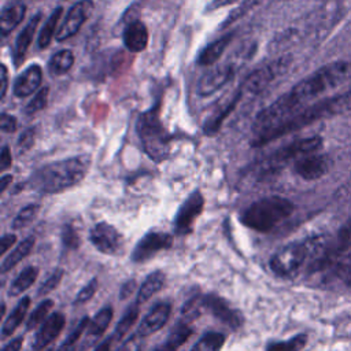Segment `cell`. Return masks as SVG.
I'll use <instances>...</instances> for the list:
<instances>
[{
	"instance_id": "4dcf8cb0",
	"label": "cell",
	"mask_w": 351,
	"mask_h": 351,
	"mask_svg": "<svg viewBox=\"0 0 351 351\" xmlns=\"http://www.w3.org/2000/svg\"><path fill=\"white\" fill-rule=\"evenodd\" d=\"M74 64V53L70 49H62L53 53L48 62V70L52 75L66 74Z\"/></svg>"
},
{
	"instance_id": "44dd1931",
	"label": "cell",
	"mask_w": 351,
	"mask_h": 351,
	"mask_svg": "<svg viewBox=\"0 0 351 351\" xmlns=\"http://www.w3.org/2000/svg\"><path fill=\"white\" fill-rule=\"evenodd\" d=\"M40 19H41V14H36L18 34L16 41H15V49H14V59H15L16 64H19V62L25 58V55L32 44V40H33V36L36 33Z\"/></svg>"
},
{
	"instance_id": "9c48e42d",
	"label": "cell",
	"mask_w": 351,
	"mask_h": 351,
	"mask_svg": "<svg viewBox=\"0 0 351 351\" xmlns=\"http://www.w3.org/2000/svg\"><path fill=\"white\" fill-rule=\"evenodd\" d=\"M93 247L106 255H117L123 247V237L118 229L107 222L96 223L89 232Z\"/></svg>"
},
{
	"instance_id": "f35d334b",
	"label": "cell",
	"mask_w": 351,
	"mask_h": 351,
	"mask_svg": "<svg viewBox=\"0 0 351 351\" xmlns=\"http://www.w3.org/2000/svg\"><path fill=\"white\" fill-rule=\"evenodd\" d=\"M63 269H56L43 284H41V287L38 288V291H37V295L38 296H44V295H47V293H49L51 291H53L58 285H59V282H60V280H62V277H63Z\"/></svg>"
},
{
	"instance_id": "603a6c76",
	"label": "cell",
	"mask_w": 351,
	"mask_h": 351,
	"mask_svg": "<svg viewBox=\"0 0 351 351\" xmlns=\"http://www.w3.org/2000/svg\"><path fill=\"white\" fill-rule=\"evenodd\" d=\"M232 37H233V34H226V36L210 43L208 45H206L197 56V63L200 66H210V64L215 63L222 56L226 47L230 44Z\"/></svg>"
},
{
	"instance_id": "3957f363",
	"label": "cell",
	"mask_w": 351,
	"mask_h": 351,
	"mask_svg": "<svg viewBox=\"0 0 351 351\" xmlns=\"http://www.w3.org/2000/svg\"><path fill=\"white\" fill-rule=\"evenodd\" d=\"M326 250V240L324 236L310 237L299 243H291L280 248L270 258L271 271L282 278L296 277L302 269L308 263H317Z\"/></svg>"
},
{
	"instance_id": "ab89813d",
	"label": "cell",
	"mask_w": 351,
	"mask_h": 351,
	"mask_svg": "<svg viewBox=\"0 0 351 351\" xmlns=\"http://www.w3.org/2000/svg\"><path fill=\"white\" fill-rule=\"evenodd\" d=\"M96 289H97V280L96 278H92L75 296L74 299V304H84L86 303L88 300L92 299V296L96 293Z\"/></svg>"
},
{
	"instance_id": "5bb4252c",
	"label": "cell",
	"mask_w": 351,
	"mask_h": 351,
	"mask_svg": "<svg viewBox=\"0 0 351 351\" xmlns=\"http://www.w3.org/2000/svg\"><path fill=\"white\" fill-rule=\"evenodd\" d=\"M236 73V67L233 63L221 64L210 71H207L197 84V93L200 96H208L221 89L225 84H228Z\"/></svg>"
},
{
	"instance_id": "816d5d0a",
	"label": "cell",
	"mask_w": 351,
	"mask_h": 351,
	"mask_svg": "<svg viewBox=\"0 0 351 351\" xmlns=\"http://www.w3.org/2000/svg\"><path fill=\"white\" fill-rule=\"evenodd\" d=\"M5 92H7V67L3 64L1 66V90H0L1 99L5 96Z\"/></svg>"
},
{
	"instance_id": "ba28073f",
	"label": "cell",
	"mask_w": 351,
	"mask_h": 351,
	"mask_svg": "<svg viewBox=\"0 0 351 351\" xmlns=\"http://www.w3.org/2000/svg\"><path fill=\"white\" fill-rule=\"evenodd\" d=\"M322 145V140L318 136H311V137H304V138H299L295 140L289 144H287L285 147L280 148L278 151H276L266 162L267 165V170H273L277 169L288 162H295L299 158L315 152L319 149V147Z\"/></svg>"
},
{
	"instance_id": "d590c367",
	"label": "cell",
	"mask_w": 351,
	"mask_h": 351,
	"mask_svg": "<svg viewBox=\"0 0 351 351\" xmlns=\"http://www.w3.org/2000/svg\"><path fill=\"white\" fill-rule=\"evenodd\" d=\"M40 210V206L38 204H27L26 207H23L18 214L16 217L14 218L12 221V229H22L25 226H27L37 215Z\"/></svg>"
},
{
	"instance_id": "f907efd6",
	"label": "cell",
	"mask_w": 351,
	"mask_h": 351,
	"mask_svg": "<svg viewBox=\"0 0 351 351\" xmlns=\"http://www.w3.org/2000/svg\"><path fill=\"white\" fill-rule=\"evenodd\" d=\"M134 285H136L134 281H128L126 284H123V285H122V289H121V292H119L121 298H122V299L128 298V296L134 291Z\"/></svg>"
},
{
	"instance_id": "f546056e",
	"label": "cell",
	"mask_w": 351,
	"mask_h": 351,
	"mask_svg": "<svg viewBox=\"0 0 351 351\" xmlns=\"http://www.w3.org/2000/svg\"><path fill=\"white\" fill-rule=\"evenodd\" d=\"M62 12H63L62 7H58L56 10H53L52 14L49 15V18L45 21L44 26L41 27L40 34H38V47L41 49L47 48L51 44L55 32L58 33V30H59V21H60Z\"/></svg>"
},
{
	"instance_id": "e575fe53",
	"label": "cell",
	"mask_w": 351,
	"mask_h": 351,
	"mask_svg": "<svg viewBox=\"0 0 351 351\" xmlns=\"http://www.w3.org/2000/svg\"><path fill=\"white\" fill-rule=\"evenodd\" d=\"M307 341L306 335H298L287 341L270 343L266 347V351H300Z\"/></svg>"
},
{
	"instance_id": "5b68a950",
	"label": "cell",
	"mask_w": 351,
	"mask_h": 351,
	"mask_svg": "<svg viewBox=\"0 0 351 351\" xmlns=\"http://www.w3.org/2000/svg\"><path fill=\"white\" fill-rule=\"evenodd\" d=\"M336 104H337V99H329V100L314 103V104L295 112L289 118L256 133V136L254 137L251 144L254 147H261V145H265V144H267L276 138H280L288 133L299 130V129L313 123L314 121L322 118L325 114L330 112Z\"/></svg>"
},
{
	"instance_id": "f1b7e54d",
	"label": "cell",
	"mask_w": 351,
	"mask_h": 351,
	"mask_svg": "<svg viewBox=\"0 0 351 351\" xmlns=\"http://www.w3.org/2000/svg\"><path fill=\"white\" fill-rule=\"evenodd\" d=\"M37 274H38V269L36 266H29V267L23 269L10 284L8 295L18 296V295L23 293L26 289H29L34 284Z\"/></svg>"
},
{
	"instance_id": "e0dca14e",
	"label": "cell",
	"mask_w": 351,
	"mask_h": 351,
	"mask_svg": "<svg viewBox=\"0 0 351 351\" xmlns=\"http://www.w3.org/2000/svg\"><path fill=\"white\" fill-rule=\"evenodd\" d=\"M170 311H171V306L169 303L162 302V303L155 304L151 308V311L140 322L136 336L145 337V336H149V335L158 332L167 322Z\"/></svg>"
},
{
	"instance_id": "8d00e7d4",
	"label": "cell",
	"mask_w": 351,
	"mask_h": 351,
	"mask_svg": "<svg viewBox=\"0 0 351 351\" xmlns=\"http://www.w3.org/2000/svg\"><path fill=\"white\" fill-rule=\"evenodd\" d=\"M89 322H90L89 318H88V317H84V318L78 322V325L74 328V330L66 337V340L62 343V346H60L56 351H73V350H71L73 346L80 340V337H81V335L84 333V330L88 329Z\"/></svg>"
},
{
	"instance_id": "1f68e13d",
	"label": "cell",
	"mask_w": 351,
	"mask_h": 351,
	"mask_svg": "<svg viewBox=\"0 0 351 351\" xmlns=\"http://www.w3.org/2000/svg\"><path fill=\"white\" fill-rule=\"evenodd\" d=\"M52 306H53V300H51V299L43 300L34 308V311L30 314V317H29V319L26 322V330H33V329L41 326L47 321V318L49 317L48 314H49Z\"/></svg>"
},
{
	"instance_id": "f6af8a7d",
	"label": "cell",
	"mask_w": 351,
	"mask_h": 351,
	"mask_svg": "<svg viewBox=\"0 0 351 351\" xmlns=\"http://www.w3.org/2000/svg\"><path fill=\"white\" fill-rule=\"evenodd\" d=\"M11 163H12L11 151H10V148L7 145H4L1 148V154H0V167H1V170L8 169L11 166Z\"/></svg>"
},
{
	"instance_id": "7402d4cb",
	"label": "cell",
	"mask_w": 351,
	"mask_h": 351,
	"mask_svg": "<svg viewBox=\"0 0 351 351\" xmlns=\"http://www.w3.org/2000/svg\"><path fill=\"white\" fill-rule=\"evenodd\" d=\"M241 95H243V92H241V89H239L237 92H234V95L230 97V100L228 103L221 106L210 118H207V121L204 122V133L206 134H214L219 130L222 122L233 111V108L239 103Z\"/></svg>"
},
{
	"instance_id": "7bdbcfd3",
	"label": "cell",
	"mask_w": 351,
	"mask_h": 351,
	"mask_svg": "<svg viewBox=\"0 0 351 351\" xmlns=\"http://www.w3.org/2000/svg\"><path fill=\"white\" fill-rule=\"evenodd\" d=\"M0 129H1V132H4V133H11V132H14V130L16 129V119H15V117L3 112V114L0 115Z\"/></svg>"
},
{
	"instance_id": "cb8c5ba5",
	"label": "cell",
	"mask_w": 351,
	"mask_h": 351,
	"mask_svg": "<svg viewBox=\"0 0 351 351\" xmlns=\"http://www.w3.org/2000/svg\"><path fill=\"white\" fill-rule=\"evenodd\" d=\"M34 241L36 239L33 236H29L26 239H23L1 262V273H7L8 270H11L14 266H16L22 259H25L33 250L34 247Z\"/></svg>"
},
{
	"instance_id": "b9f144b4",
	"label": "cell",
	"mask_w": 351,
	"mask_h": 351,
	"mask_svg": "<svg viewBox=\"0 0 351 351\" xmlns=\"http://www.w3.org/2000/svg\"><path fill=\"white\" fill-rule=\"evenodd\" d=\"M339 276L348 287H351V252L339 265Z\"/></svg>"
},
{
	"instance_id": "83f0119b",
	"label": "cell",
	"mask_w": 351,
	"mask_h": 351,
	"mask_svg": "<svg viewBox=\"0 0 351 351\" xmlns=\"http://www.w3.org/2000/svg\"><path fill=\"white\" fill-rule=\"evenodd\" d=\"M112 307L107 306L104 308H101L95 318L90 319L88 329H86V337L90 341H95L96 339H99L107 329V326L110 325L111 319H112Z\"/></svg>"
},
{
	"instance_id": "ee69618b",
	"label": "cell",
	"mask_w": 351,
	"mask_h": 351,
	"mask_svg": "<svg viewBox=\"0 0 351 351\" xmlns=\"http://www.w3.org/2000/svg\"><path fill=\"white\" fill-rule=\"evenodd\" d=\"M33 143H34V129L30 128V129L25 130V132L21 134V138H19V141H18L19 152L29 149V147H30Z\"/></svg>"
},
{
	"instance_id": "ac0fdd59",
	"label": "cell",
	"mask_w": 351,
	"mask_h": 351,
	"mask_svg": "<svg viewBox=\"0 0 351 351\" xmlns=\"http://www.w3.org/2000/svg\"><path fill=\"white\" fill-rule=\"evenodd\" d=\"M43 70L38 64H32L19 74L14 82L12 92L16 97H26L32 95L41 84Z\"/></svg>"
},
{
	"instance_id": "bcb514c9",
	"label": "cell",
	"mask_w": 351,
	"mask_h": 351,
	"mask_svg": "<svg viewBox=\"0 0 351 351\" xmlns=\"http://www.w3.org/2000/svg\"><path fill=\"white\" fill-rule=\"evenodd\" d=\"M117 351H141V346L136 337H130Z\"/></svg>"
},
{
	"instance_id": "f5cc1de1",
	"label": "cell",
	"mask_w": 351,
	"mask_h": 351,
	"mask_svg": "<svg viewBox=\"0 0 351 351\" xmlns=\"http://www.w3.org/2000/svg\"><path fill=\"white\" fill-rule=\"evenodd\" d=\"M112 341H114V340H112V337L106 339L104 341H101V343L95 348V351H110Z\"/></svg>"
},
{
	"instance_id": "8992f818",
	"label": "cell",
	"mask_w": 351,
	"mask_h": 351,
	"mask_svg": "<svg viewBox=\"0 0 351 351\" xmlns=\"http://www.w3.org/2000/svg\"><path fill=\"white\" fill-rule=\"evenodd\" d=\"M136 130L144 152L156 162L167 158L170 152V134L163 126L158 112L152 108L143 112L136 123Z\"/></svg>"
},
{
	"instance_id": "4316f807",
	"label": "cell",
	"mask_w": 351,
	"mask_h": 351,
	"mask_svg": "<svg viewBox=\"0 0 351 351\" xmlns=\"http://www.w3.org/2000/svg\"><path fill=\"white\" fill-rule=\"evenodd\" d=\"M165 274L162 271H154L147 276V278L140 285V289L137 292L136 304H141L147 302L151 296H154L156 292H159L163 288L165 284Z\"/></svg>"
},
{
	"instance_id": "30bf717a",
	"label": "cell",
	"mask_w": 351,
	"mask_h": 351,
	"mask_svg": "<svg viewBox=\"0 0 351 351\" xmlns=\"http://www.w3.org/2000/svg\"><path fill=\"white\" fill-rule=\"evenodd\" d=\"M95 8V4L92 0H80L75 4L71 5V8L67 11L63 22L59 26V30L56 33L58 41L69 40L71 36H74L81 26L88 21V18L92 15Z\"/></svg>"
},
{
	"instance_id": "7a4b0ae2",
	"label": "cell",
	"mask_w": 351,
	"mask_h": 351,
	"mask_svg": "<svg viewBox=\"0 0 351 351\" xmlns=\"http://www.w3.org/2000/svg\"><path fill=\"white\" fill-rule=\"evenodd\" d=\"M90 158L78 155L48 163L37 169L27 184L40 193H56L78 184L88 173Z\"/></svg>"
},
{
	"instance_id": "2e32d148",
	"label": "cell",
	"mask_w": 351,
	"mask_h": 351,
	"mask_svg": "<svg viewBox=\"0 0 351 351\" xmlns=\"http://www.w3.org/2000/svg\"><path fill=\"white\" fill-rule=\"evenodd\" d=\"M64 326V315L62 313H52L47 321L40 326V329L36 332L32 348L34 351H41L45 347H48L62 332Z\"/></svg>"
},
{
	"instance_id": "52a82bcc",
	"label": "cell",
	"mask_w": 351,
	"mask_h": 351,
	"mask_svg": "<svg viewBox=\"0 0 351 351\" xmlns=\"http://www.w3.org/2000/svg\"><path fill=\"white\" fill-rule=\"evenodd\" d=\"M291 64V58L289 56H282L277 60H273L263 67L258 69L255 73L248 75L245 81L241 85V92L248 93V95H256L261 90L266 89L276 78L281 77L282 74L287 73L288 67Z\"/></svg>"
},
{
	"instance_id": "60d3db41",
	"label": "cell",
	"mask_w": 351,
	"mask_h": 351,
	"mask_svg": "<svg viewBox=\"0 0 351 351\" xmlns=\"http://www.w3.org/2000/svg\"><path fill=\"white\" fill-rule=\"evenodd\" d=\"M62 241L67 248H77L80 244L78 233L71 226H66L62 232Z\"/></svg>"
},
{
	"instance_id": "d6a6232c",
	"label": "cell",
	"mask_w": 351,
	"mask_h": 351,
	"mask_svg": "<svg viewBox=\"0 0 351 351\" xmlns=\"http://www.w3.org/2000/svg\"><path fill=\"white\" fill-rule=\"evenodd\" d=\"M225 336L219 332L206 333L199 341L191 348V351H219L223 346Z\"/></svg>"
},
{
	"instance_id": "ffe728a7",
	"label": "cell",
	"mask_w": 351,
	"mask_h": 351,
	"mask_svg": "<svg viewBox=\"0 0 351 351\" xmlns=\"http://www.w3.org/2000/svg\"><path fill=\"white\" fill-rule=\"evenodd\" d=\"M26 7L23 3H12L4 5L0 14V32L1 36L11 33L25 18Z\"/></svg>"
},
{
	"instance_id": "7dc6e473",
	"label": "cell",
	"mask_w": 351,
	"mask_h": 351,
	"mask_svg": "<svg viewBox=\"0 0 351 351\" xmlns=\"http://www.w3.org/2000/svg\"><path fill=\"white\" fill-rule=\"evenodd\" d=\"M15 240H16V236L15 234H4L3 237H1V240H0V245H1V248H0V254H5L10 248H11V245H14V243H15Z\"/></svg>"
},
{
	"instance_id": "4fadbf2b",
	"label": "cell",
	"mask_w": 351,
	"mask_h": 351,
	"mask_svg": "<svg viewBox=\"0 0 351 351\" xmlns=\"http://www.w3.org/2000/svg\"><path fill=\"white\" fill-rule=\"evenodd\" d=\"M173 244V237L163 232H149L136 244L132 252L133 262H144L152 258L158 251L167 250Z\"/></svg>"
},
{
	"instance_id": "7c38bea8",
	"label": "cell",
	"mask_w": 351,
	"mask_h": 351,
	"mask_svg": "<svg viewBox=\"0 0 351 351\" xmlns=\"http://www.w3.org/2000/svg\"><path fill=\"white\" fill-rule=\"evenodd\" d=\"M330 169V159L328 155L318 151L307 154L293 162L295 173L307 181H314L325 176Z\"/></svg>"
},
{
	"instance_id": "6da1fadb",
	"label": "cell",
	"mask_w": 351,
	"mask_h": 351,
	"mask_svg": "<svg viewBox=\"0 0 351 351\" xmlns=\"http://www.w3.org/2000/svg\"><path fill=\"white\" fill-rule=\"evenodd\" d=\"M350 81L351 62L337 60L319 67L313 74L307 75L299 84L291 88L287 93L258 112L254 121L255 133H259L289 118L295 112L308 107V103Z\"/></svg>"
},
{
	"instance_id": "277c9868",
	"label": "cell",
	"mask_w": 351,
	"mask_h": 351,
	"mask_svg": "<svg viewBox=\"0 0 351 351\" xmlns=\"http://www.w3.org/2000/svg\"><path fill=\"white\" fill-rule=\"evenodd\" d=\"M292 211L291 200L281 196H267L250 204L241 214V222L254 230L269 232L287 219Z\"/></svg>"
},
{
	"instance_id": "681fc988",
	"label": "cell",
	"mask_w": 351,
	"mask_h": 351,
	"mask_svg": "<svg viewBox=\"0 0 351 351\" xmlns=\"http://www.w3.org/2000/svg\"><path fill=\"white\" fill-rule=\"evenodd\" d=\"M239 0H213L208 5H207V10L213 11L215 8H219V7H225V5H229V4H233Z\"/></svg>"
},
{
	"instance_id": "836d02e7",
	"label": "cell",
	"mask_w": 351,
	"mask_h": 351,
	"mask_svg": "<svg viewBox=\"0 0 351 351\" xmlns=\"http://www.w3.org/2000/svg\"><path fill=\"white\" fill-rule=\"evenodd\" d=\"M137 317H138V308H137V304H136V306L130 307V308L123 314V317L121 318V321L117 324L115 330H114V333H112V336H111L112 340H114V341L122 340L123 336L129 332V329H130V328L133 326V324L136 322Z\"/></svg>"
},
{
	"instance_id": "74e56055",
	"label": "cell",
	"mask_w": 351,
	"mask_h": 351,
	"mask_svg": "<svg viewBox=\"0 0 351 351\" xmlns=\"http://www.w3.org/2000/svg\"><path fill=\"white\" fill-rule=\"evenodd\" d=\"M48 92H49L48 86L41 88V89L36 93V96L29 101V104H27L26 108H25V112H26L27 115H32V114H34V112L43 110V108L47 106V101H48Z\"/></svg>"
},
{
	"instance_id": "9a60e30c",
	"label": "cell",
	"mask_w": 351,
	"mask_h": 351,
	"mask_svg": "<svg viewBox=\"0 0 351 351\" xmlns=\"http://www.w3.org/2000/svg\"><path fill=\"white\" fill-rule=\"evenodd\" d=\"M204 311H208L215 318L221 319L228 326L237 329L241 325L240 314L230 307V304L217 295H204L203 296Z\"/></svg>"
},
{
	"instance_id": "c3c4849f",
	"label": "cell",
	"mask_w": 351,
	"mask_h": 351,
	"mask_svg": "<svg viewBox=\"0 0 351 351\" xmlns=\"http://www.w3.org/2000/svg\"><path fill=\"white\" fill-rule=\"evenodd\" d=\"M22 343H23V339L22 337H16V339L11 340L7 346H4L1 351H21Z\"/></svg>"
},
{
	"instance_id": "8fae6325",
	"label": "cell",
	"mask_w": 351,
	"mask_h": 351,
	"mask_svg": "<svg viewBox=\"0 0 351 351\" xmlns=\"http://www.w3.org/2000/svg\"><path fill=\"white\" fill-rule=\"evenodd\" d=\"M204 206L203 195L199 191H193L181 204L174 219V229L177 234L191 233L196 218L200 215Z\"/></svg>"
},
{
	"instance_id": "484cf974",
	"label": "cell",
	"mask_w": 351,
	"mask_h": 351,
	"mask_svg": "<svg viewBox=\"0 0 351 351\" xmlns=\"http://www.w3.org/2000/svg\"><path fill=\"white\" fill-rule=\"evenodd\" d=\"M191 335L192 329L188 326V324L181 322L169 333L167 339L152 351H177L189 339Z\"/></svg>"
},
{
	"instance_id": "d4e9b609",
	"label": "cell",
	"mask_w": 351,
	"mask_h": 351,
	"mask_svg": "<svg viewBox=\"0 0 351 351\" xmlns=\"http://www.w3.org/2000/svg\"><path fill=\"white\" fill-rule=\"evenodd\" d=\"M29 306H30V298H27V296L22 298L18 302V304L15 306L12 313L5 318V321H4L3 326H1V337L3 339L11 336L15 332V329L22 324V321L26 317Z\"/></svg>"
},
{
	"instance_id": "d6986e66",
	"label": "cell",
	"mask_w": 351,
	"mask_h": 351,
	"mask_svg": "<svg viewBox=\"0 0 351 351\" xmlns=\"http://www.w3.org/2000/svg\"><path fill=\"white\" fill-rule=\"evenodd\" d=\"M123 44L130 52H140L147 48L148 30L141 21H132L123 30Z\"/></svg>"
},
{
	"instance_id": "db71d44e",
	"label": "cell",
	"mask_w": 351,
	"mask_h": 351,
	"mask_svg": "<svg viewBox=\"0 0 351 351\" xmlns=\"http://www.w3.org/2000/svg\"><path fill=\"white\" fill-rule=\"evenodd\" d=\"M11 181H12V176H10V174L3 176V178H1V191H5L7 185H8Z\"/></svg>"
}]
</instances>
